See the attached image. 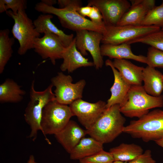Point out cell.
<instances>
[{"instance_id": "cell-16", "label": "cell", "mask_w": 163, "mask_h": 163, "mask_svg": "<svg viewBox=\"0 0 163 163\" xmlns=\"http://www.w3.org/2000/svg\"><path fill=\"white\" fill-rule=\"evenodd\" d=\"M62 63L60 66L62 71H67L69 73L72 72L78 68L94 66L93 62L82 55L77 49L75 44V39L66 48L62 56Z\"/></svg>"}, {"instance_id": "cell-39", "label": "cell", "mask_w": 163, "mask_h": 163, "mask_svg": "<svg viewBox=\"0 0 163 163\" xmlns=\"http://www.w3.org/2000/svg\"><path fill=\"white\" fill-rule=\"evenodd\" d=\"M161 29H163V28H161Z\"/></svg>"}, {"instance_id": "cell-25", "label": "cell", "mask_w": 163, "mask_h": 163, "mask_svg": "<svg viewBox=\"0 0 163 163\" xmlns=\"http://www.w3.org/2000/svg\"><path fill=\"white\" fill-rule=\"evenodd\" d=\"M10 30L8 29L0 30V73L5 69L7 62L12 56V46L14 43V38L10 37Z\"/></svg>"}, {"instance_id": "cell-9", "label": "cell", "mask_w": 163, "mask_h": 163, "mask_svg": "<svg viewBox=\"0 0 163 163\" xmlns=\"http://www.w3.org/2000/svg\"><path fill=\"white\" fill-rule=\"evenodd\" d=\"M70 75L59 72L51 79V84L56 87L54 94L56 100L59 103L70 105L75 101L82 99L86 82L82 79L75 83Z\"/></svg>"}, {"instance_id": "cell-35", "label": "cell", "mask_w": 163, "mask_h": 163, "mask_svg": "<svg viewBox=\"0 0 163 163\" xmlns=\"http://www.w3.org/2000/svg\"><path fill=\"white\" fill-rule=\"evenodd\" d=\"M155 142L158 145L163 148V136L155 140Z\"/></svg>"}, {"instance_id": "cell-22", "label": "cell", "mask_w": 163, "mask_h": 163, "mask_svg": "<svg viewBox=\"0 0 163 163\" xmlns=\"http://www.w3.org/2000/svg\"><path fill=\"white\" fill-rule=\"evenodd\" d=\"M103 144L90 137L83 138L69 154L72 160H80L103 149Z\"/></svg>"}, {"instance_id": "cell-34", "label": "cell", "mask_w": 163, "mask_h": 163, "mask_svg": "<svg viewBox=\"0 0 163 163\" xmlns=\"http://www.w3.org/2000/svg\"><path fill=\"white\" fill-rule=\"evenodd\" d=\"M40 2L48 6H52L56 4L57 1L56 0H42Z\"/></svg>"}, {"instance_id": "cell-30", "label": "cell", "mask_w": 163, "mask_h": 163, "mask_svg": "<svg viewBox=\"0 0 163 163\" xmlns=\"http://www.w3.org/2000/svg\"><path fill=\"white\" fill-rule=\"evenodd\" d=\"M114 161L110 153L104 150L79 160V163H112Z\"/></svg>"}, {"instance_id": "cell-18", "label": "cell", "mask_w": 163, "mask_h": 163, "mask_svg": "<svg viewBox=\"0 0 163 163\" xmlns=\"http://www.w3.org/2000/svg\"><path fill=\"white\" fill-rule=\"evenodd\" d=\"M53 18L51 14H43L39 15L34 21L35 29L40 34L49 33L57 36L66 48L73 41L74 35L67 34L59 29L51 21Z\"/></svg>"}, {"instance_id": "cell-17", "label": "cell", "mask_w": 163, "mask_h": 163, "mask_svg": "<svg viewBox=\"0 0 163 163\" xmlns=\"http://www.w3.org/2000/svg\"><path fill=\"white\" fill-rule=\"evenodd\" d=\"M105 64L106 66L111 67L114 76V83L110 88L111 95L106 103L107 109L115 104H121L131 85L124 79L119 72L114 67L110 60H107Z\"/></svg>"}, {"instance_id": "cell-8", "label": "cell", "mask_w": 163, "mask_h": 163, "mask_svg": "<svg viewBox=\"0 0 163 163\" xmlns=\"http://www.w3.org/2000/svg\"><path fill=\"white\" fill-rule=\"evenodd\" d=\"M161 29L160 27L155 26H105L101 43L113 45L126 43Z\"/></svg>"}, {"instance_id": "cell-38", "label": "cell", "mask_w": 163, "mask_h": 163, "mask_svg": "<svg viewBox=\"0 0 163 163\" xmlns=\"http://www.w3.org/2000/svg\"><path fill=\"white\" fill-rule=\"evenodd\" d=\"M162 80H163V75L162 76Z\"/></svg>"}, {"instance_id": "cell-31", "label": "cell", "mask_w": 163, "mask_h": 163, "mask_svg": "<svg viewBox=\"0 0 163 163\" xmlns=\"http://www.w3.org/2000/svg\"><path fill=\"white\" fill-rule=\"evenodd\" d=\"M91 12L88 17L94 23L102 27H105L102 15L99 9L92 5Z\"/></svg>"}, {"instance_id": "cell-12", "label": "cell", "mask_w": 163, "mask_h": 163, "mask_svg": "<svg viewBox=\"0 0 163 163\" xmlns=\"http://www.w3.org/2000/svg\"><path fill=\"white\" fill-rule=\"evenodd\" d=\"M88 3L99 9L105 26L117 25L131 6V4L126 0H89Z\"/></svg>"}, {"instance_id": "cell-15", "label": "cell", "mask_w": 163, "mask_h": 163, "mask_svg": "<svg viewBox=\"0 0 163 163\" xmlns=\"http://www.w3.org/2000/svg\"><path fill=\"white\" fill-rule=\"evenodd\" d=\"M87 134L75 121L70 120L66 125L55 135L58 142L70 154L80 140Z\"/></svg>"}, {"instance_id": "cell-33", "label": "cell", "mask_w": 163, "mask_h": 163, "mask_svg": "<svg viewBox=\"0 0 163 163\" xmlns=\"http://www.w3.org/2000/svg\"><path fill=\"white\" fill-rule=\"evenodd\" d=\"M92 6L87 5L84 6H81L77 10L78 12L82 16L85 18L88 17L91 11Z\"/></svg>"}, {"instance_id": "cell-19", "label": "cell", "mask_w": 163, "mask_h": 163, "mask_svg": "<svg viewBox=\"0 0 163 163\" xmlns=\"http://www.w3.org/2000/svg\"><path fill=\"white\" fill-rule=\"evenodd\" d=\"M101 52L103 57L107 56L110 59H131L146 64L147 62L146 56L133 54L130 45L126 43L117 45L102 44Z\"/></svg>"}, {"instance_id": "cell-32", "label": "cell", "mask_w": 163, "mask_h": 163, "mask_svg": "<svg viewBox=\"0 0 163 163\" xmlns=\"http://www.w3.org/2000/svg\"><path fill=\"white\" fill-rule=\"evenodd\" d=\"M152 157L151 151L147 149L142 154L127 163H156Z\"/></svg>"}, {"instance_id": "cell-21", "label": "cell", "mask_w": 163, "mask_h": 163, "mask_svg": "<svg viewBox=\"0 0 163 163\" xmlns=\"http://www.w3.org/2000/svg\"><path fill=\"white\" fill-rule=\"evenodd\" d=\"M163 75L155 68L147 66L143 72V87L148 94L158 97L163 91Z\"/></svg>"}, {"instance_id": "cell-11", "label": "cell", "mask_w": 163, "mask_h": 163, "mask_svg": "<svg viewBox=\"0 0 163 163\" xmlns=\"http://www.w3.org/2000/svg\"><path fill=\"white\" fill-rule=\"evenodd\" d=\"M106 103L100 100L95 103L78 99L69 106L73 116L87 130L90 128L101 116L106 108Z\"/></svg>"}, {"instance_id": "cell-10", "label": "cell", "mask_w": 163, "mask_h": 163, "mask_svg": "<svg viewBox=\"0 0 163 163\" xmlns=\"http://www.w3.org/2000/svg\"><path fill=\"white\" fill-rule=\"evenodd\" d=\"M75 44L78 50L84 56L88 51L93 58L94 66L97 69L101 68L104 64L101 52L100 44L103 34L98 32L83 30L76 32Z\"/></svg>"}, {"instance_id": "cell-4", "label": "cell", "mask_w": 163, "mask_h": 163, "mask_svg": "<svg viewBox=\"0 0 163 163\" xmlns=\"http://www.w3.org/2000/svg\"><path fill=\"white\" fill-rule=\"evenodd\" d=\"M123 133L145 142L155 140L163 136V110H154L125 126Z\"/></svg>"}, {"instance_id": "cell-36", "label": "cell", "mask_w": 163, "mask_h": 163, "mask_svg": "<svg viewBox=\"0 0 163 163\" xmlns=\"http://www.w3.org/2000/svg\"><path fill=\"white\" fill-rule=\"evenodd\" d=\"M34 158V156L31 155L30 156L27 163H35Z\"/></svg>"}, {"instance_id": "cell-29", "label": "cell", "mask_w": 163, "mask_h": 163, "mask_svg": "<svg viewBox=\"0 0 163 163\" xmlns=\"http://www.w3.org/2000/svg\"><path fill=\"white\" fill-rule=\"evenodd\" d=\"M27 1L25 0H0V13L6 12L9 9L14 14L27 8Z\"/></svg>"}, {"instance_id": "cell-26", "label": "cell", "mask_w": 163, "mask_h": 163, "mask_svg": "<svg viewBox=\"0 0 163 163\" xmlns=\"http://www.w3.org/2000/svg\"><path fill=\"white\" fill-rule=\"evenodd\" d=\"M142 43L149 45L163 51V29L149 34L142 37L130 41L126 43L131 44Z\"/></svg>"}, {"instance_id": "cell-1", "label": "cell", "mask_w": 163, "mask_h": 163, "mask_svg": "<svg viewBox=\"0 0 163 163\" xmlns=\"http://www.w3.org/2000/svg\"><path fill=\"white\" fill-rule=\"evenodd\" d=\"M57 3L59 8L48 6L40 2L36 4L34 8L43 14L55 15L61 26L66 28L75 32L86 30L98 32L102 34L105 32V27L94 23L78 12V8L82 6L81 0H58Z\"/></svg>"}, {"instance_id": "cell-6", "label": "cell", "mask_w": 163, "mask_h": 163, "mask_svg": "<svg viewBox=\"0 0 163 163\" xmlns=\"http://www.w3.org/2000/svg\"><path fill=\"white\" fill-rule=\"evenodd\" d=\"M73 116L69 106L59 103L56 100L45 105L42 115L41 131L49 144L50 143L46 135L56 134L66 125Z\"/></svg>"}, {"instance_id": "cell-14", "label": "cell", "mask_w": 163, "mask_h": 163, "mask_svg": "<svg viewBox=\"0 0 163 163\" xmlns=\"http://www.w3.org/2000/svg\"><path fill=\"white\" fill-rule=\"evenodd\" d=\"M131 6L123 16L117 25H141L148 12L155 5L154 0H131Z\"/></svg>"}, {"instance_id": "cell-3", "label": "cell", "mask_w": 163, "mask_h": 163, "mask_svg": "<svg viewBox=\"0 0 163 163\" xmlns=\"http://www.w3.org/2000/svg\"><path fill=\"white\" fill-rule=\"evenodd\" d=\"M120 106V111L125 116L139 118L148 113L150 109L163 107V95L153 96L147 94L142 85H132Z\"/></svg>"}, {"instance_id": "cell-5", "label": "cell", "mask_w": 163, "mask_h": 163, "mask_svg": "<svg viewBox=\"0 0 163 163\" xmlns=\"http://www.w3.org/2000/svg\"><path fill=\"white\" fill-rule=\"evenodd\" d=\"M34 83L33 81L30 91V100L24 113L25 120L31 129L29 137L33 141L36 139L38 131H41V121L44 107L49 102L56 100L52 91V84L44 91H40L34 88Z\"/></svg>"}, {"instance_id": "cell-23", "label": "cell", "mask_w": 163, "mask_h": 163, "mask_svg": "<svg viewBox=\"0 0 163 163\" xmlns=\"http://www.w3.org/2000/svg\"><path fill=\"white\" fill-rule=\"evenodd\" d=\"M21 87L13 80L6 79L0 85V103H16L21 101L26 93Z\"/></svg>"}, {"instance_id": "cell-40", "label": "cell", "mask_w": 163, "mask_h": 163, "mask_svg": "<svg viewBox=\"0 0 163 163\" xmlns=\"http://www.w3.org/2000/svg\"><path fill=\"white\" fill-rule=\"evenodd\" d=\"M35 163H36V162Z\"/></svg>"}, {"instance_id": "cell-28", "label": "cell", "mask_w": 163, "mask_h": 163, "mask_svg": "<svg viewBox=\"0 0 163 163\" xmlns=\"http://www.w3.org/2000/svg\"><path fill=\"white\" fill-rule=\"evenodd\" d=\"M148 50V66L154 68H163V51L152 46Z\"/></svg>"}, {"instance_id": "cell-27", "label": "cell", "mask_w": 163, "mask_h": 163, "mask_svg": "<svg viewBox=\"0 0 163 163\" xmlns=\"http://www.w3.org/2000/svg\"><path fill=\"white\" fill-rule=\"evenodd\" d=\"M141 25L155 26L163 28V0L160 5L155 6L149 11Z\"/></svg>"}, {"instance_id": "cell-24", "label": "cell", "mask_w": 163, "mask_h": 163, "mask_svg": "<svg viewBox=\"0 0 163 163\" xmlns=\"http://www.w3.org/2000/svg\"><path fill=\"white\" fill-rule=\"evenodd\" d=\"M114 161H130L141 155L143 150L139 145L134 143H122L110 149Z\"/></svg>"}, {"instance_id": "cell-2", "label": "cell", "mask_w": 163, "mask_h": 163, "mask_svg": "<svg viewBox=\"0 0 163 163\" xmlns=\"http://www.w3.org/2000/svg\"><path fill=\"white\" fill-rule=\"evenodd\" d=\"M125 121L120 105L115 104L105 109L94 124L86 130L87 134L103 144L110 143L123 133Z\"/></svg>"}, {"instance_id": "cell-13", "label": "cell", "mask_w": 163, "mask_h": 163, "mask_svg": "<svg viewBox=\"0 0 163 163\" xmlns=\"http://www.w3.org/2000/svg\"><path fill=\"white\" fill-rule=\"evenodd\" d=\"M66 47L56 35L46 33L41 37L34 40L33 49L43 59L49 58L52 63L55 65L56 60L62 59Z\"/></svg>"}, {"instance_id": "cell-7", "label": "cell", "mask_w": 163, "mask_h": 163, "mask_svg": "<svg viewBox=\"0 0 163 163\" xmlns=\"http://www.w3.org/2000/svg\"><path fill=\"white\" fill-rule=\"evenodd\" d=\"M6 13L14 21L11 33L19 44L18 53L20 55H24L28 50L33 49L35 40L40 37V34L37 31L33 21L28 17L25 10H21L16 14L10 10Z\"/></svg>"}, {"instance_id": "cell-37", "label": "cell", "mask_w": 163, "mask_h": 163, "mask_svg": "<svg viewBox=\"0 0 163 163\" xmlns=\"http://www.w3.org/2000/svg\"><path fill=\"white\" fill-rule=\"evenodd\" d=\"M127 162H124L121 161H114L112 163H127Z\"/></svg>"}, {"instance_id": "cell-20", "label": "cell", "mask_w": 163, "mask_h": 163, "mask_svg": "<svg viewBox=\"0 0 163 163\" xmlns=\"http://www.w3.org/2000/svg\"><path fill=\"white\" fill-rule=\"evenodd\" d=\"M112 63L128 83L131 85H142L144 67L137 66L125 59H114Z\"/></svg>"}]
</instances>
